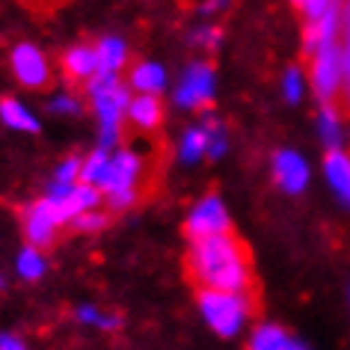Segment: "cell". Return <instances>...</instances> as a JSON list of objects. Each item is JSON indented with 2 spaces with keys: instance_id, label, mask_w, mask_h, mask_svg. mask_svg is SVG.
<instances>
[{
  "instance_id": "cell-1",
  "label": "cell",
  "mask_w": 350,
  "mask_h": 350,
  "mask_svg": "<svg viewBox=\"0 0 350 350\" xmlns=\"http://www.w3.org/2000/svg\"><path fill=\"white\" fill-rule=\"evenodd\" d=\"M187 270L199 282V291L250 294V288H252L250 252L234 234L190 241Z\"/></svg>"
},
{
  "instance_id": "cell-2",
  "label": "cell",
  "mask_w": 350,
  "mask_h": 350,
  "mask_svg": "<svg viewBox=\"0 0 350 350\" xmlns=\"http://www.w3.org/2000/svg\"><path fill=\"white\" fill-rule=\"evenodd\" d=\"M199 312L220 338H238L252 318V300L250 294L199 291Z\"/></svg>"
},
{
  "instance_id": "cell-3",
  "label": "cell",
  "mask_w": 350,
  "mask_h": 350,
  "mask_svg": "<svg viewBox=\"0 0 350 350\" xmlns=\"http://www.w3.org/2000/svg\"><path fill=\"white\" fill-rule=\"evenodd\" d=\"M86 90L92 95V107L101 122V148H110L119 139V122L128 113L131 95L119 83V77H107V75H95L86 83Z\"/></svg>"
},
{
  "instance_id": "cell-4",
  "label": "cell",
  "mask_w": 350,
  "mask_h": 350,
  "mask_svg": "<svg viewBox=\"0 0 350 350\" xmlns=\"http://www.w3.org/2000/svg\"><path fill=\"white\" fill-rule=\"evenodd\" d=\"M139 175H143V157L137 152H113L110 154V163H107V172H104L98 190L107 199V205L113 211H122V208L134 205L137 199V185H139Z\"/></svg>"
},
{
  "instance_id": "cell-5",
  "label": "cell",
  "mask_w": 350,
  "mask_h": 350,
  "mask_svg": "<svg viewBox=\"0 0 350 350\" xmlns=\"http://www.w3.org/2000/svg\"><path fill=\"white\" fill-rule=\"evenodd\" d=\"M232 229V220H229V211H226L223 199L220 196H205L193 211L187 217V238L190 241H205V238H217V234H229Z\"/></svg>"
},
{
  "instance_id": "cell-6",
  "label": "cell",
  "mask_w": 350,
  "mask_h": 350,
  "mask_svg": "<svg viewBox=\"0 0 350 350\" xmlns=\"http://www.w3.org/2000/svg\"><path fill=\"white\" fill-rule=\"evenodd\" d=\"M341 77H345V66H341V48L327 45L312 57V86L323 104H332L336 98Z\"/></svg>"
},
{
  "instance_id": "cell-7",
  "label": "cell",
  "mask_w": 350,
  "mask_h": 350,
  "mask_svg": "<svg viewBox=\"0 0 350 350\" xmlns=\"http://www.w3.org/2000/svg\"><path fill=\"white\" fill-rule=\"evenodd\" d=\"M214 98V68L208 63H193L181 75L178 90H175V104L187 110H199Z\"/></svg>"
},
{
  "instance_id": "cell-8",
  "label": "cell",
  "mask_w": 350,
  "mask_h": 350,
  "mask_svg": "<svg viewBox=\"0 0 350 350\" xmlns=\"http://www.w3.org/2000/svg\"><path fill=\"white\" fill-rule=\"evenodd\" d=\"M10 66H12L15 81L21 86H27V90H42V86H48V81H51V68H48L45 54H42L36 45H27V42L12 48Z\"/></svg>"
},
{
  "instance_id": "cell-9",
  "label": "cell",
  "mask_w": 350,
  "mask_h": 350,
  "mask_svg": "<svg viewBox=\"0 0 350 350\" xmlns=\"http://www.w3.org/2000/svg\"><path fill=\"white\" fill-rule=\"evenodd\" d=\"M57 229H59V220L54 214V205L48 199H39L33 202L27 211H24V234H27V247H36V250H45L54 243L57 238Z\"/></svg>"
},
{
  "instance_id": "cell-10",
  "label": "cell",
  "mask_w": 350,
  "mask_h": 350,
  "mask_svg": "<svg viewBox=\"0 0 350 350\" xmlns=\"http://www.w3.org/2000/svg\"><path fill=\"white\" fill-rule=\"evenodd\" d=\"M273 178L285 193L297 196L309 185V163L297 152H291V148H282V152L273 154Z\"/></svg>"
},
{
  "instance_id": "cell-11",
  "label": "cell",
  "mask_w": 350,
  "mask_h": 350,
  "mask_svg": "<svg viewBox=\"0 0 350 350\" xmlns=\"http://www.w3.org/2000/svg\"><path fill=\"white\" fill-rule=\"evenodd\" d=\"M341 18V12H338V6H332L329 12H323L321 18H314L306 24V30H303V48L309 51V54H318L321 48H327V45H336V33H338V21Z\"/></svg>"
},
{
  "instance_id": "cell-12",
  "label": "cell",
  "mask_w": 350,
  "mask_h": 350,
  "mask_svg": "<svg viewBox=\"0 0 350 350\" xmlns=\"http://www.w3.org/2000/svg\"><path fill=\"white\" fill-rule=\"evenodd\" d=\"M247 350H309L300 338H294L288 329L276 323H258L250 332V347Z\"/></svg>"
},
{
  "instance_id": "cell-13",
  "label": "cell",
  "mask_w": 350,
  "mask_h": 350,
  "mask_svg": "<svg viewBox=\"0 0 350 350\" xmlns=\"http://www.w3.org/2000/svg\"><path fill=\"white\" fill-rule=\"evenodd\" d=\"M128 119L134 122L139 131H157L163 122V104L157 95H137V98H131L128 104Z\"/></svg>"
},
{
  "instance_id": "cell-14",
  "label": "cell",
  "mask_w": 350,
  "mask_h": 350,
  "mask_svg": "<svg viewBox=\"0 0 350 350\" xmlns=\"http://www.w3.org/2000/svg\"><path fill=\"white\" fill-rule=\"evenodd\" d=\"M323 175L345 205H350V157L341 148H332L323 161Z\"/></svg>"
},
{
  "instance_id": "cell-15",
  "label": "cell",
  "mask_w": 350,
  "mask_h": 350,
  "mask_svg": "<svg viewBox=\"0 0 350 350\" xmlns=\"http://www.w3.org/2000/svg\"><path fill=\"white\" fill-rule=\"evenodd\" d=\"M63 72H66L68 81H86L90 83L92 77L98 75V57H95V48H72V51H66Z\"/></svg>"
},
{
  "instance_id": "cell-16",
  "label": "cell",
  "mask_w": 350,
  "mask_h": 350,
  "mask_svg": "<svg viewBox=\"0 0 350 350\" xmlns=\"http://www.w3.org/2000/svg\"><path fill=\"white\" fill-rule=\"evenodd\" d=\"M95 57H98V75H107V77H119V68L125 66V57H128V48L122 39H101V45L95 48Z\"/></svg>"
},
{
  "instance_id": "cell-17",
  "label": "cell",
  "mask_w": 350,
  "mask_h": 350,
  "mask_svg": "<svg viewBox=\"0 0 350 350\" xmlns=\"http://www.w3.org/2000/svg\"><path fill=\"white\" fill-rule=\"evenodd\" d=\"M0 122L12 131H27V134H36L39 131L36 116L18 98H0Z\"/></svg>"
},
{
  "instance_id": "cell-18",
  "label": "cell",
  "mask_w": 350,
  "mask_h": 350,
  "mask_svg": "<svg viewBox=\"0 0 350 350\" xmlns=\"http://www.w3.org/2000/svg\"><path fill=\"white\" fill-rule=\"evenodd\" d=\"M131 86L143 95H157L166 86V72L157 63H139L131 68Z\"/></svg>"
},
{
  "instance_id": "cell-19",
  "label": "cell",
  "mask_w": 350,
  "mask_h": 350,
  "mask_svg": "<svg viewBox=\"0 0 350 350\" xmlns=\"http://www.w3.org/2000/svg\"><path fill=\"white\" fill-rule=\"evenodd\" d=\"M208 146H211V139H208L205 125H196V128L185 131L178 154H181V161H185V163H196V161H202V157L208 154Z\"/></svg>"
},
{
  "instance_id": "cell-20",
  "label": "cell",
  "mask_w": 350,
  "mask_h": 350,
  "mask_svg": "<svg viewBox=\"0 0 350 350\" xmlns=\"http://www.w3.org/2000/svg\"><path fill=\"white\" fill-rule=\"evenodd\" d=\"M15 270H18V276L24 279V282H36V279L45 276V256H42V250L36 247H24L18 252V258H15Z\"/></svg>"
},
{
  "instance_id": "cell-21",
  "label": "cell",
  "mask_w": 350,
  "mask_h": 350,
  "mask_svg": "<svg viewBox=\"0 0 350 350\" xmlns=\"http://www.w3.org/2000/svg\"><path fill=\"white\" fill-rule=\"evenodd\" d=\"M75 318L81 321L83 327H92V329H101V332H113V329L119 327V318H116V314H110V312H101L98 306H92V303H83V306H77Z\"/></svg>"
},
{
  "instance_id": "cell-22",
  "label": "cell",
  "mask_w": 350,
  "mask_h": 350,
  "mask_svg": "<svg viewBox=\"0 0 350 350\" xmlns=\"http://www.w3.org/2000/svg\"><path fill=\"white\" fill-rule=\"evenodd\" d=\"M107 163H110V152L107 148H95V152L86 157L83 166H81V185H90V187H98L104 172H107Z\"/></svg>"
},
{
  "instance_id": "cell-23",
  "label": "cell",
  "mask_w": 350,
  "mask_h": 350,
  "mask_svg": "<svg viewBox=\"0 0 350 350\" xmlns=\"http://www.w3.org/2000/svg\"><path fill=\"white\" fill-rule=\"evenodd\" d=\"M318 128H321L323 143L329 146V152H332V148H338V143H341V122H338L336 104H323L321 119H318Z\"/></svg>"
},
{
  "instance_id": "cell-24",
  "label": "cell",
  "mask_w": 350,
  "mask_h": 350,
  "mask_svg": "<svg viewBox=\"0 0 350 350\" xmlns=\"http://www.w3.org/2000/svg\"><path fill=\"white\" fill-rule=\"evenodd\" d=\"M205 131H208V139H211V146H208V154L211 157H220L223 152H226V128H223V122L220 119H214V116H208L205 122Z\"/></svg>"
},
{
  "instance_id": "cell-25",
  "label": "cell",
  "mask_w": 350,
  "mask_h": 350,
  "mask_svg": "<svg viewBox=\"0 0 350 350\" xmlns=\"http://www.w3.org/2000/svg\"><path fill=\"white\" fill-rule=\"evenodd\" d=\"M282 92H285V98L297 104L303 98V72L300 68H288L285 77H282Z\"/></svg>"
},
{
  "instance_id": "cell-26",
  "label": "cell",
  "mask_w": 350,
  "mask_h": 350,
  "mask_svg": "<svg viewBox=\"0 0 350 350\" xmlns=\"http://www.w3.org/2000/svg\"><path fill=\"white\" fill-rule=\"evenodd\" d=\"M104 226H107V217H104L101 211H86L75 220V229H81V232H98V229H104Z\"/></svg>"
},
{
  "instance_id": "cell-27",
  "label": "cell",
  "mask_w": 350,
  "mask_h": 350,
  "mask_svg": "<svg viewBox=\"0 0 350 350\" xmlns=\"http://www.w3.org/2000/svg\"><path fill=\"white\" fill-rule=\"evenodd\" d=\"M51 110L54 113H59V116H75V113H81V101L75 98V95H68V92H63V95H57V98H51Z\"/></svg>"
},
{
  "instance_id": "cell-28",
  "label": "cell",
  "mask_w": 350,
  "mask_h": 350,
  "mask_svg": "<svg viewBox=\"0 0 350 350\" xmlns=\"http://www.w3.org/2000/svg\"><path fill=\"white\" fill-rule=\"evenodd\" d=\"M193 42L202 48H214L217 42H220V30L211 27V24H202L199 30H193Z\"/></svg>"
},
{
  "instance_id": "cell-29",
  "label": "cell",
  "mask_w": 350,
  "mask_h": 350,
  "mask_svg": "<svg viewBox=\"0 0 350 350\" xmlns=\"http://www.w3.org/2000/svg\"><path fill=\"white\" fill-rule=\"evenodd\" d=\"M341 66H345V81L350 83V10L345 12V48H341Z\"/></svg>"
},
{
  "instance_id": "cell-30",
  "label": "cell",
  "mask_w": 350,
  "mask_h": 350,
  "mask_svg": "<svg viewBox=\"0 0 350 350\" xmlns=\"http://www.w3.org/2000/svg\"><path fill=\"white\" fill-rule=\"evenodd\" d=\"M0 350H30L24 345L21 336H15V332H0Z\"/></svg>"
},
{
  "instance_id": "cell-31",
  "label": "cell",
  "mask_w": 350,
  "mask_h": 350,
  "mask_svg": "<svg viewBox=\"0 0 350 350\" xmlns=\"http://www.w3.org/2000/svg\"><path fill=\"white\" fill-rule=\"evenodd\" d=\"M226 3H229V0H205L202 10H199V12H202V15H214V12H220Z\"/></svg>"
},
{
  "instance_id": "cell-32",
  "label": "cell",
  "mask_w": 350,
  "mask_h": 350,
  "mask_svg": "<svg viewBox=\"0 0 350 350\" xmlns=\"http://www.w3.org/2000/svg\"><path fill=\"white\" fill-rule=\"evenodd\" d=\"M291 3L297 6V10H303V6H306V0H291Z\"/></svg>"
},
{
  "instance_id": "cell-33",
  "label": "cell",
  "mask_w": 350,
  "mask_h": 350,
  "mask_svg": "<svg viewBox=\"0 0 350 350\" xmlns=\"http://www.w3.org/2000/svg\"><path fill=\"white\" fill-rule=\"evenodd\" d=\"M347 104H350V83H347Z\"/></svg>"
},
{
  "instance_id": "cell-34",
  "label": "cell",
  "mask_w": 350,
  "mask_h": 350,
  "mask_svg": "<svg viewBox=\"0 0 350 350\" xmlns=\"http://www.w3.org/2000/svg\"><path fill=\"white\" fill-rule=\"evenodd\" d=\"M347 303H350V288H347Z\"/></svg>"
},
{
  "instance_id": "cell-35",
  "label": "cell",
  "mask_w": 350,
  "mask_h": 350,
  "mask_svg": "<svg viewBox=\"0 0 350 350\" xmlns=\"http://www.w3.org/2000/svg\"><path fill=\"white\" fill-rule=\"evenodd\" d=\"M0 288H3V276H0Z\"/></svg>"
},
{
  "instance_id": "cell-36",
  "label": "cell",
  "mask_w": 350,
  "mask_h": 350,
  "mask_svg": "<svg viewBox=\"0 0 350 350\" xmlns=\"http://www.w3.org/2000/svg\"><path fill=\"white\" fill-rule=\"evenodd\" d=\"M347 10H350V3H347Z\"/></svg>"
}]
</instances>
